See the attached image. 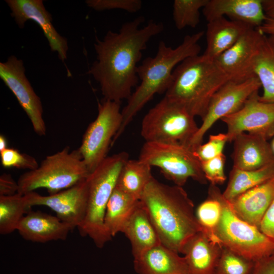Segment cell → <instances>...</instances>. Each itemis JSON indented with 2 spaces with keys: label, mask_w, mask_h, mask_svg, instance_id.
I'll list each match as a JSON object with an SVG mask.
<instances>
[{
  "label": "cell",
  "mask_w": 274,
  "mask_h": 274,
  "mask_svg": "<svg viewBox=\"0 0 274 274\" xmlns=\"http://www.w3.org/2000/svg\"><path fill=\"white\" fill-rule=\"evenodd\" d=\"M261 88L256 76L242 82L229 80L214 94L209 104L202 123L188 147L192 150L202 144L205 134L218 120L242 108L246 100Z\"/></svg>",
  "instance_id": "8fae6325"
},
{
  "label": "cell",
  "mask_w": 274,
  "mask_h": 274,
  "mask_svg": "<svg viewBox=\"0 0 274 274\" xmlns=\"http://www.w3.org/2000/svg\"><path fill=\"white\" fill-rule=\"evenodd\" d=\"M129 159L122 151L106 159L87 178L88 199L84 220L78 228L80 234L89 236L99 248L111 238L106 231L104 217L108 201L114 190L121 169Z\"/></svg>",
  "instance_id": "5b68a950"
},
{
  "label": "cell",
  "mask_w": 274,
  "mask_h": 274,
  "mask_svg": "<svg viewBox=\"0 0 274 274\" xmlns=\"http://www.w3.org/2000/svg\"><path fill=\"white\" fill-rule=\"evenodd\" d=\"M139 159L159 168L175 185L183 187L190 178L207 183L201 162L188 146L174 143L145 142Z\"/></svg>",
  "instance_id": "9c48e42d"
},
{
  "label": "cell",
  "mask_w": 274,
  "mask_h": 274,
  "mask_svg": "<svg viewBox=\"0 0 274 274\" xmlns=\"http://www.w3.org/2000/svg\"><path fill=\"white\" fill-rule=\"evenodd\" d=\"M121 232L130 242L133 257L161 244L148 213L140 200Z\"/></svg>",
  "instance_id": "cb8c5ba5"
},
{
  "label": "cell",
  "mask_w": 274,
  "mask_h": 274,
  "mask_svg": "<svg viewBox=\"0 0 274 274\" xmlns=\"http://www.w3.org/2000/svg\"><path fill=\"white\" fill-rule=\"evenodd\" d=\"M222 248L201 231L193 235L181 252L188 274H215Z\"/></svg>",
  "instance_id": "44dd1931"
},
{
  "label": "cell",
  "mask_w": 274,
  "mask_h": 274,
  "mask_svg": "<svg viewBox=\"0 0 274 274\" xmlns=\"http://www.w3.org/2000/svg\"><path fill=\"white\" fill-rule=\"evenodd\" d=\"M255 263L223 247L215 274H252Z\"/></svg>",
  "instance_id": "1f68e13d"
},
{
  "label": "cell",
  "mask_w": 274,
  "mask_h": 274,
  "mask_svg": "<svg viewBox=\"0 0 274 274\" xmlns=\"http://www.w3.org/2000/svg\"><path fill=\"white\" fill-rule=\"evenodd\" d=\"M208 0H175L173 5V18L176 27L195 28L200 22V10Z\"/></svg>",
  "instance_id": "4dcf8cb0"
},
{
  "label": "cell",
  "mask_w": 274,
  "mask_h": 274,
  "mask_svg": "<svg viewBox=\"0 0 274 274\" xmlns=\"http://www.w3.org/2000/svg\"><path fill=\"white\" fill-rule=\"evenodd\" d=\"M229 80L215 60L202 54L190 57L174 70L164 96L202 119L214 94Z\"/></svg>",
  "instance_id": "277c9868"
},
{
  "label": "cell",
  "mask_w": 274,
  "mask_h": 274,
  "mask_svg": "<svg viewBox=\"0 0 274 274\" xmlns=\"http://www.w3.org/2000/svg\"><path fill=\"white\" fill-rule=\"evenodd\" d=\"M27 206H46L56 214L61 221L73 230L83 223L86 212L88 199L87 179L67 189L47 196L35 191L24 194Z\"/></svg>",
  "instance_id": "5bb4252c"
},
{
  "label": "cell",
  "mask_w": 274,
  "mask_h": 274,
  "mask_svg": "<svg viewBox=\"0 0 274 274\" xmlns=\"http://www.w3.org/2000/svg\"><path fill=\"white\" fill-rule=\"evenodd\" d=\"M267 140L261 135L246 132L237 135L232 141L233 167L257 169L273 161L274 153Z\"/></svg>",
  "instance_id": "d6986e66"
},
{
  "label": "cell",
  "mask_w": 274,
  "mask_h": 274,
  "mask_svg": "<svg viewBox=\"0 0 274 274\" xmlns=\"http://www.w3.org/2000/svg\"><path fill=\"white\" fill-rule=\"evenodd\" d=\"M11 15L18 26L23 28L25 22L31 20L42 28L52 51L56 52L63 61L66 58L67 40L56 31L52 23L51 14L41 0H7Z\"/></svg>",
  "instance_id": "2e32d148"
},
{
  "label": "cell",
  "mask_w": 274,
  "mask_h": 274,
  "mask_svg": "<svg viewBox=\"0 0 274 274\" xmlns=\"http://www.w3.org/2000/svg\"><path fill=\"white\" fill-rule=\"evenodd\" d=\"M273 200L274 179L250 189L228 201L238 217L259 228Z\"/></svg>",
  "instance_id": "ffe728a7"
},
{
  "label": "cell",
  "mask_w": 274,
  "mask_h": 274,
  "mask_svg": "<svg viewBox=\"0 0 274 274\" xmlns=\"http://www.w3.org/2000/svg\"><path fill=\"white\" fill-rule=\"evenodd\" d=\"M270 145H271V147L272 150V151H273V153H274V139H273V140H272V143H271V144H270Z\"/></svg>",
  "instance_id": "7bdbcfd3"
},
{
  "label": "cell",
  "mask_w": 274,
  "mask_h": 274,
  "mask_svg": "<svg viewBox=\"0 0 274 274\" xmlns=\"http://www.w3.org/2000/svg\"><path fill=\"white\" fill-rule=\"evenodd\" d=\"M259 228L263 233L274 240V200L265 213Z\"/></svg>",
  "instance_id": "8d00e7d4"
},
{
  "label": "cell",
  "mask_w": 274,
  "mask_h": 274,
  "mask_svg": "<svg viewBox=\"0 0 274 274\" xmlns=\"http://www.w3.org/2000/svg\"><path fill=\"white\" fill-rule=\"evenodd\" d=\"M274 179V161L259 169L241 170L232 167L227 185L222 193L228 201L253 187Z\"/></svg>",
  "instance_id": "4316f807"
},
{
  "label": "cell",
  "mask_w": 274,
  "mask_h": 274,
  "mask_svg": "<svg viewBox=\"0 0 274 274\" xmlns=\"http://www.w3.org/2000/svg\"><path fill=\"white\" fill-rule=\"evenodd\" d=\"M264 36L257 28H251L215 60L229 80L242 82L255 76L253 62Z\"/></svg>",
  "instance_id": "9a60e30c"
},
{
  "label": "cell",
  "mask_w": 274,
  "mask_h": 274,
  "mask_svg": "<svg viewBox=\"0 0 274 274\" xmlns=\"http://www.w3.org/2000/svg\"><path fill=\"white\" fill-rule=\"evenodd\" d=\"M30 208L24 195L17 193L10 196H0V233L7 235L17 230L18 225Z\"/></svg>",
  "instance_id": "f546056e"
},
{
  "label": "cell",
  "mask_w": 274,
  "mask_h": 274,
  "mask_svg": "<svg viewBox=\"0 0 274 274\" xmlns=\"http://www.w3.org/2000/svg\"><path fill=\"white\" fill-rule=\"evenodd\" d=\"M226 142V133L212 134L206 143L201 144L194 151L200 162L207 161L223 154Z\"/></svg>",
  "instance_id": "836d02e7"
},
{
  "label": "cell",
  "mask_w": 274,
  "mask_h": 274,
  "mask_svg": "<svg viewBox=\"0 0 274 274\" xmlns=\"http://www.w3.org/2000/svg\"><path fill=\"white\" fill-rule=\"evenodd\" d=\"M221 192L217 185L211 184L208 189V198L198 206L195 211L201 231L213 242L220 245L215 231L222 212V206L220 199Z\"/></svg>",
  "instance_id": "f1b7e54d"
},
{
  "label": "cell",
  "mask_w": 274,
  "mask_h": 274,
  "mask_svg": "<svg viewBox=\"0 0 274 274\" xmlns=\"http://www.w3.org/2000/svg\"><path fill=\"white\" fill-rule=\"evenodd\" d=\"M252 274H274V252L256 261Z\"/></svg>",
  "instance_id": "f35d334b"
},
{
  "label": "cell",
  "mask_w": 274,
  "mask_h": 274,
  "mask_svg": "<svg viewBox=\"0 0 274 274\" xmlns=\"http://www.w3.org/2000/svg\"><path fill=\"white\" fill-rule=\"evenodd\" d=\"M253 70L263 92L259 99L274 102V36H264L253 62Z\"/></svg>",
  "instance_id": "d4e9b609"
},
{
  "label": "cell",
  "mask_w": 274,
  "mask_h": 274,
  "mask_svg": "<svg viewBox=\"0 0 274 274\" xmlns=\"http://www.w3.org/2000/svg\"><path fill=\"white\" fill-rule=\"evenodd\" d=\"M122 122L120 102L104 99L98 104L97 116L88 126L78 149L90 173L107 157Z\"/></svg>",
  "instance_id": "30bf717a"
},
{
  "label": "cell",
  "mask_w": 274,
  "mask_h": 274,
  "mask_svg": "<svg viewBox=\"0 0 274 274\" xmlns=\"http://www.w3.org/2000/svg\"><path fill=\"white\" fill-rule=\"evenodd\" d=\"M0 156L2 165L5 168L14 167L31 170L39 165L35 157L20 153L14 148H8L0 152Z\"/></svg>",
  "instance_id": "d6a6232c"
},
{
  "label": "cell",
  "mask_w": 274,
  "mask_h": 274,
  "mask_svg": "<svg viewBox=\"0 0 274 274\" xmlns=\"http://www.w3.org/2000/svg\"><path fill=\"white\" fill-rule=\"evenodd\" d=\"M140 201L161 244L179 253L193 235L202 231L194 203L183 187L165 184L153 177Z\"/></svg>",
  "instance_id": "7a4b0ae2"
},
{
  "label": "cell",
  "mask_w": 274,
  "mask_h": 274,
  "mask_svg": "<svg viewBox=\"0 0 274 274\" xmlns=\"http://www.w3.org/2000/svg\"><path fill=\"white\" fill-rule=\"evenodd\" d=\"M198 127L194 116L164 96L144 116L141 134L145 142L188 146Z\"/></svg>",
  "instance_id": "52a82bcc"
},
{
  "label": "cell",
  "mask_w": 274,
  "mask_h": 274,
  "mask_svg": "<svg viewBox=\"0 0 274 274\" xmlns=\"http://www.w3.org/2000/svg\"><path fill=\"white\" fill-rule=\"evenodd\" d=\"M160 244L133 257L138 274H188L183 256Z\"/></svg>",
  "instance_id": "7402d4cb"
},
{
  "label": "cell",
  "mask_w": 274,
  "mask_h": 274,
  "mask_svg": "<svg viewBox=\"0 0 274 274\" xmlns=\"http://www.w3.org/2000/svg\"><path fill=\"white\" fill-rule=\"evenodd\" d=\"M253 27L241 22L220 17L208 22L206 32L207 58L215 60Z\"/></svg>",
  "instance_id": "603a6c76"
},
{
  "label": "cell",
  "mask_w": 274,
  "mask_h": 274,
  "mask_svg": "<svg viewBox=\"0 0 274 274\" xmlns=\"http://www.w3.org/2000/svg\"><path fill=\"white\" fill-rule=\"evenodd\" d=\"M86 3L88 7L98 11L120 9L131 13L140 11L143 4L141 0H88Z\"/></svg>",
  "instance_id": "d590c367"
},
{
  "label": "cell",
  "mask_w": 274,
  "mask_h": 274,
  "mask_svg": "<svg viewBox=\"0 0 274 274\" xmlns=\"http://www.w3.org/2000/svg\"><path fill=\"white\" fill-rule=\"evenodd\" d=\"M7 140L6 138L3 135H0V152L8 148L7 147Z\"/></svg>",
  "instance_id": "b9f144b4"
},
{
  "label": "cell",
  "mask_w": 274,
  "mask_h": 274,
  "mask_svg": "<svg viewBox=\"0 0 274 274\" xmlns=\"http://www.w3.org/2000/svg\"><path fill=\"white\" fill-rule=\"evenodd\" d=\"M139 16L124 23L117 32L109 30L102 40L96 39V60L88 74L99 84L105 99L121 102L128 99L138 83L137 64L149 41L161 33L162 23L152 20L143 27Z\"/></svg>",
  "instance_id": "6da1fadb"
},
{
  "label": "cell",
  "mask_w": 274,
  "mask_h": 274,
  "mask_svg": "<svg viewBox=\"0 0 274 274\" xmlns=\"http://www.w3.org/2000/svg\"><path fill=\"white\" fill-rule=\"evenodd\" d=\"M73 230L57 216L31 210L23 217L17 228L24 239L39 243L65 240Z\"/></svg>",
  "instance_id": "ac0fdd59"
},
{
  "label": "cell",
  "mask_w": 274,
  "mask_h": 274,
  "mask_svg": "<svg viewBox=\"0 0 274 274\" xmlns=\"http://www.w3.org/2000/svg\"><path fill=\"white\" fill-rule=\"evenodd\" d=\"M18 185L10 174L4 173L0 177V196H10L18 193Z\"/></svg>",
  "instance_id": "74e56055"
},
{
  "label": "cell",
  "mask_w": 274,
  "mask_h": 274,
  "mask_svg": "<svg viewBox=\"0 0 274 274\" xmlns=\"http://www.w3.org/2000/svg\"><path fill=\"white\" fill-rule=\"evenodd\" d=\"M204 35V32L200 31L187 35L182 43L175 48L160 41L156 55L146 58L138 66L137 74L141 83L122 110V124L112 145L123 133L137 113L156 94L166 92L176 67L185 59L199 55L201 47L198 43Z\"/></svg>",
  "instance_id": "3957f363"
},
{
  "label": "cell",
  "mask_w": 274,
  "mask_h": 274,
  "mask_svg": "<svg viewBox=\"0 0 274 274\" xmlns=\"http://www.w3.org/2000/svg\"><path fill=\"white\" fill-rule=\"evenodd\" d=\"M222 212L215 235L219 244L236 254L254 262L274 252V240L260 229L238 217L229 201L220 194Z\"/></svg>",
  "instance_id": "ba28073f"
},
{
  "label": "cell",
  "mask_w": 274,
  "mask_h": 274,
  "mask_svg": "<svg viewBox=\"0 0 274 274\" xmlns=\"http://www.w3.org/2000/svg\"><path fill=\"white\" fill-rule=\"evenodd\" d=\"M263 34L274 36V18H267L261 26L256 28Z\"/></svg>",
  "instance_id": "ab89813d"
},
{
  "label": "cell",
  "mask_w": 274,
  "mask_h": 274,
  "mask_svg": "<svg viewBox=\"0 0 274 274\" xmlns=\"http://www.w3.org/2000/svg\"><path fill=\"white\" fill-rule=\"evenodd\" d=\"M202 13L208 22L227 17L255 28L267 18L262 0H208Z\"/></svg>",
  "instance_id": "e0dca14e"
},
{
  "label": "cell",
  "mask_w": 274,
  "mask_h": 274,
  "mask_svg": "<svg viewBox=\"0 0 274 274\" xmlns=\"http://www.w3.org/2000/svg\"><path fill=\"white\" fill-rule=\"evenodd\" d=\"M259 91L253 93L236 112L221 120L226 125L228 142L246 132L261 135L267 140L274 136V102L259 99Z\"/></svg>",
  "instance_id": "7c38bea8"
},
{
  "label": "cell",
  "mask_w": 274,
  "mask_h": 274,
  "mask_svg": "<svg viewBox=\"0 0 274 274\" xmlns=\"http://www.w3.org/2000/svg\"><path fill=\"white\" fill-rule=\"evenodd\" d=\"M153 177L150 165L139 159H128L121 169L116 187L140 200L146 186Z\"/></svg>",
  "instance_id": "484cf974"
},
{
  "label": "cell",
  "mask_w": 274,
  "mask_h": 274,
  "mask_svg": "<svg viewBox=\"0 0 274 274\" xmlns=\"http://www.w3.org/2000/svg\"><path fill=\"white\" fill-rule=\"evenodd\" d=\"M89 174L78 149L71 151L66 147L47 156L36 169L21 175L18 193L24 195L45 188L49 195L54 194L85 180Z\"/></svg>",
  "instance_id": "8992f818"
},
{
  "label": "cell",
  "mask_w": 274,
  "mask_h": 274,
  "mask_svg": "<svg viewBox=\"0 0 274 274\" xmlns=\"http://www.w3.org/2000/svg\"><path fill=\"white\" fill-rule=\"evenodd\" d=\"M226 156L221 154L210 160L201 162V167L204 176L211 184H223L226 177L224 172Z\"/></svg>",
  "instance_id": "e575fe53"
},
{
  "label": "cell",
  "mask_w": 274,
  "mask_h": 274,
  "mask_svg": "<svg viewBox=\"0 0 274 274\" xmlns=\"http://www.w3.org/2000/svg\"><path fill=\"white\" fill-rule=\"evenodd\" d=\"M139 200L115 187L107 204L104 217L105 227L111 238L121 232Z\"/></svg>",
  "instance_id": "83f0119b"
},
{
  "label": "cell",
  "mask_w": 274,
  "mask_h": 274,
  "mask_svg": "<svg viewBox=\"0 0 274 274\" xmlns=\"http://www.w3.org/2000/svg\"><path fill=\"white\" fill-rule=\"evenodd\" d=\"M264 13L267 18H274V0H262Z\"/></svg>",
  "instance_id": "60d3db41"
},
{
  "label": "cell",
  "mask_w": 274,
  "mask_h": 274,
  "mask_svg": "<svg viewBox=\"0 0 274 274\" xmlns=\"http://www.w3.org/2000/svg\"><path fill=\"white\" fill-rule=\"evenodd\" d=\"M0 77L27 114L35 132L40 136L45 135L46 126L42 102L25 75L23 61L12 55L1 62Z\"/></svg>",
  "instance_id": "4fadbf2b"
}]
</instances>
